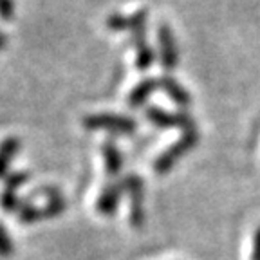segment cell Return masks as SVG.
<instances>
[{"mask_svg":"<svg viewBox=\"0 0 260 260\" xmlns=\"http://www.w3.org/2000/svg\"><path fill=\"white\" fill-rule=\"evenodd\" d=\"M125 184V191L128 195V222L132 228L139 230L146 222L145 211V183L138 174H126L121 179Z\"/></svg>","mask_w":260,"mask_h":260,"instance_id":"3","label":"cell"},{"mask_svg":"<svg viewBox=\"0 0 260 260\" xmlns=\"http://www.w3.org/2000/svg\"><path fill=\"white\" fill-rule=\"evenodd\" d=\"M65 210H67V201H65L63 195H60V197H54V199H49L47 203L42 206L44 220L45 219H54V217L61 215Z\"/></svg>","mask_w":260,"mask_h":260,"instance_id":"15","label":"cell"},{"mask_svg":"<svg viewBox=\"0 0 260 260\" xmlns=\"http://www.w3.org/2000/svg\"><path fill=\"white\" fill-rule=\"evenodd\" d=\"M20 152V139L18 138H6L2 143V177H8L11 172H9V165L15 159V155Z\"/></svg>","mask_w":260,"mask_h":260,"instance_id":"11","label":"cell"},{"mask_svg":"<svg viewBox=\"0 0 260 260\" xmlns=\"http://www.w3.org/2000/svg\"><path fill=\"white\" fill-rule=\"evenodd\" d=\"M31 181V174L25 170H16V172H11L8 177L4 179V184H6V190H11V191H16L18 188H22L25 183Z\"/></svg>","mask_w":260,"mask_h":260,"instance_id":"16","label":"cell"},{"mask_svg":"<svg viewBox=\"0 0 260 260\" xmlns=\"http://www.w3.org/2000/svg\"><path fill=\"white\" fill-rule=\"evenodd\" d=\"M125 184L123 181H110L100 190L96 197V211L103 217H112L119 210L123 195H125Z\"/></svg>","mask_w":260,"mask_h":260,"instance_id":"6","label":"cell"},{"mask_svg":"<svg viewBox=\"0 0 260 260\" xmlns=\"http://www.w3.org/2000/svg\"><path fill=\"white\" fill-rule=\"evenodd\" d=\"M132 40H134V47H136V67H138V71L145 73L154 63V49L150 47V44L146 40V35L134 37Z\"/></svg>","mask_w":260,"mask_h":260,"instance_id":"10","label":"cell"},{"mask_svg":"<svg viewBox=\"0 0 260 260\" xmlns=\"http://www.w3.org/2000/svg\"><path fill=\"white\" fill-rule=\"evenodd\" d=\"M146 18H148V9L146 8L138 9V11H134L128 16V31L132 32V37H136V35H145Z\"/></svg>","mask_w":260,"mask_h":260,"instance_id":"14","label":"cell"},{"mask_svg":"<svg viewBox=\"0 0 260 260\" xmlns=\"http://www.w3.org/2000/svg\"><path fill=\"white\" fill-rule=\"evenodd\" d=\"M2 18L4 20H9L13 16V13H15V2L13 0H2Z\"/></svg>","mask_w":260,"mask_h":260,"instance_id":"21","label":"cell"},{"mask_svg":"<svg viewBox=\"0 0 260 260\" xmlns=\"http://www.w3.org/2000/svg\"><path fill=\"white\" fill-rule=\"evenodd\" d=\"M251 260H260V224H258V226H256V230H255V235H253Z\"/></svg>","mask_w":260,"mask_h":260,"instance_id":"20","label":"cell"},{"mask_svg":"<svg viewBox=\"0 0 260 260\" xmlns=\"http://www.w3.org/2000/svg\"><path fill=\"white\" fill-rule=\"evenodd\" d=\"M146 119L155 125L157 128H181L183 132H190V130H197L195 125V119L191 118L190 114L184 112V110H179V112H168V110L161 109V107L150 105L146 107L145 110Z\"/></svg>","mask_w":260,"mask_h":260,"instance_id":"4","label":"cell"},{"mask_svg":"<svg viewBox=\"0 0 260 260\" xmlns=\"http://www.w3.org/2000/svg\"><path fill=\"white\" fill-rule=\"evenodd\" d=\"M24 199V197H22ZM16 219L20 224H35L38 220H44V213H42V206H37L35 203H27L24 201L20 210L16 211Z\"/></svg>","mask_w":260,"mask_h":260,"instance_id":"12","label":"cell"},{"mask_svg":"<svg viewBox=\"0 0 260 260\" xmlns=\"http://www.w3.org/2000/svg\"><path fill=\"white\" fill-rule=\"evenodd\" d=\"M22 203H24V199L18 197L16 191L4 190V193H2V208H4V211H8V213H15V211L20 210Z\"/></svg>","mask_w":260,"mask_h":260,"instance_id":"17","label":"cell"},{"mask_svg":"<svg viewBox=\"0 0 260 260\" xmlns=\"http://www.w3.org/2000/svg\"><path fill=\"white\" fill-rule=\"evenodd\" d=\"M157 89H159L157 78H143L138 85L128 92V96H126V105H128L130 109H139V107H143L148 102V98Z\"/></svg>","mask_w":260,"mask_h":260,"instance_id":"9","label":"cell"},{"mask_svg":"<svg viewBox=\"0 0 260 260\" xmlns=\"http://www.w3.org/2000/svg\"><path fill=\"white\" fill-rule=\"evenodd\" d=\"M197 143H199V132H197V130L183 132L177 141L172 143L168 148H165V150L154 159V162H152V170H154V174L167 175L168 172L177 165L179 159L183 157L184 154H188L190 150H193Z\"/></svg>","mask_w":260,"mask_h":260,"instance_id":"1","label":"cell"},{"mask_svg":"<svg viewBox=\"0 0 260 260\" xmlns=\"http://www.w3.org/2000/svg\"><path fill=\"white\" fill-rule=\"evenodd\" d=\"M2 255L4 256H9L13 253V249H15V246H13V240L11 237H9L8 230L6 228H2Z\"/></svg>","mask_w":260,"mask_h":260,"instance_id":"19","label":"cell"},{"mask_svg":"<svg viewBox=\"0 0 260 260\" xmlns=\"http://www.w3.org/2000/svg\"><path fill=\"white\" fill-rule=\"evenodd\" d=\"M105 24L110 31H116V32L128 31V16L121 15V13H110V15L107 16Z\"/></svg>","mask_w":260,"mask_h":260,"instance_id":"18","label":"cell"},{"mask_svg":"<svg viewBox=\"0 0 260 260\" xmlns=\"http://www.w3.org/2000/svg\"><path fill=\"white\" fill-rule=\"evenodd\" d=\"M157 42H159V61H161L162 69L172 71L179 63V51L175 44L174 31L167 22H159L157 24Z\"/></svg>","mask_w":260,"mask_h":260,"instance_id":"5","label":"cell"},{"mask_svg":"<svg viewBox=\"0 0 260 260\" xmlns=\"http://www.w3.org/2000/svg\"><path fill=\"white\" fill-rule=\"evenodd\" d=\"M100 152L103 155V165H105V174L107 177L116 179L121 174L123 168V154L118 148V145L112 139H105L100 146Z\"/></svg>","mask_w":260,"mask_h":260,"instance_id":"8","label":"cell"},{"mask_svg":"<svg viewBox=\"0 0 260 260\" xmlns=\"http://www.w3.org/2000/svg\"><path fill=\"white\" fill-rule=\"evenodd\" d=\"M81 125L87 130H107V132L119 136H132L138 130V121L134 118L112 112L89 114L81 119Z\"/></svg>","mask_w":260,"mask_h":260,"instance_id":"2","label":"cell"},{"mask_svg":"<svg viewBox=\"0 0 260 260\" xmlns=\"http://www.w3.org/2000/svg\"><path fill=\"white\" fill-rule=\"evenodd\" d=\"M61 191L58 186H54V184H40V186H37L32 191H29L27 195L24 197V201H27V203H35L37 199H54V197H60Z\"/></svg>","mask_w":260,"mask_h":260,"instance_id":"13","label":"cell"},{"mask_svg":"<svg viewBox=\"0 0 260 260\" xmlns=\"http://www.w3.org/2000/svg\"><path fill=\"white\" fill-rule=\"evenodd\" d=\"M159 89L167 94L177 107H181V109L190 107V103H191L190 92H188V90L184 89L174 76H170V74H162V76H159Z\"/></svg>","mask_w":260,"mask_h":260,"instance_id":"7","label":"cell"}]
</instances>
